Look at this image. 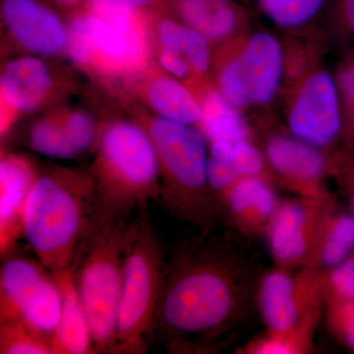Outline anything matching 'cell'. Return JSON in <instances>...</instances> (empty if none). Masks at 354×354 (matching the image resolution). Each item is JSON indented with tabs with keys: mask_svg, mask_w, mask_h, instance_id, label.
Returning a JSON list of instances; mask_svg holds the SVG:
<instances>
[{
	"mask_svg": "<svg viewBox=\"0 0 354 354\" xmlns=\"http://www.w3.org/2000/svg\"><path fill=\"white\" fill-rule=\"evenodd\" d=\"M330 200L300 197L279 203L266 230L268 245L278 268L290 270L309 265Z\"/></svg>",
	"mask_w": 354,
	"mask_h": 354,
	"instance_id": "13",
	"label": "cell"
},
{
	"mask_svg": "<svg viewBox=\"0 0 354 354\" xmlns=\"http://www.w3.org/2000/svg\"><path fill=\"white\" fill-rule=\"evenodd\" d=\"M241 266L208 235L184 244L165 264L153 346L209 353L241 314Z\"/></svg>",
	"mask_w": 354,
	"mask_h": 354,
	"instance_id": "1",
	"label": "cell"
},
{
	"mask_svg": "<svg viewBox=\"0 0 354 354\" xmlns=\"http://www.w3.org/2000/svg\"><path fill=\"white\" fill-rule=\"evenodd\" d=\"M62 104L41 113L30 123L25 134L26 145L32 152L53 160H77L78 155L70 143L62 120Z\"/></svg>",
	"mask_w": 354,
	"mask_h": 354,
	"instance_id": "24",
	"label": "cell"
},
{
	"mask_svg": "<svg viewBox=\"0 0 354 354\" xmlns=\"http://www.w3.org/2000/svg\"><path fill=\"white\" fill-rule=\"evenodd\" d=\"M122 104L152 140L160 165V201L177 218L208 230L216 209L207 176L209 144L201 130L156 115L131 100Z\"/></svg>",
	"mask_w": 354,
	"mask_h": 354,
	"instance_id": "3",
	"label": "cell"
},
{
	"mask_svg": "<svg viewBox=\"0 0 354 354\" xmlns=\"http://www.w3.org/2000/svg\"><path fill=\"white\" fill-rule=\"evenodd\" d=\"M234 51L251 104L265 106L278 94L283 73L281 44L269 32H256Z\"/></svg>",
	"mask_w": 354,
	"mask_h": 354,
	"instance_id": "17",
	"label": "cell"
},
{
	"mask_svg": "<svg viewBox=\"0 0 354 354\" xmlns=\"http://www.w3.org/2000/svg\"><path fill=\"white\" fill-rule=\"evenodd\" d=\"M326 0H260L265 15L274 24L297 28L307 24L323 8Z\"/></svg>",
	"mask_w": 354,
	"mask_h": 354,
	"instance_id": "28",
	"label": "cell"
},
{
	"mask_svg": "<svg viewBox=\"0 0 354 354\" xmlns=\"http://www.w3.org/2000/svg\"><path fill=\"white\" fill-rule=\"evenodd\" d=\"M62 293V308L51 339L53 354H95L92 330L71 269L53 274Z\"/></svg>",
	"mask_w": 354,
	"mask_h": 354,
	"instance_id": "19",
	"label": "cell"
},
{
	"mask_svg": "<svg viewBox=\"0 0 354 354\" xmlns=\"http://www.w3.org/2000/svg\"><path fill=\"white\" fill-rule=\"evenodd\" d=\"M201 106V120L197 127L201 130L208 144L223 141L234 144L248 140L249 129L241 114V109L221 95L215 84L208 80L192 86Z\"/></svg>",
	"mask_w": 354,
	"mask_h": 354,
	"instance_id": "21",
	"label": "cell"
},
{
	"mask_svg": "<svg viewBox=\"0 0 354 354\" xmlns=\"http://www.w3.org/2000/svg\"><path fill=\"white\" fill-rule=\"evenodd\" d=\"M1 14L6 38L20 55L58 60L68 55V23L48 7L37 0H3Z\"/></svg>",
	"mask_w": 354,
	"mask_h": 354,
	"instance_id": "12",
	"label": "cell"
},
{
	"mask_svg": "<svg viewBox=\"0 0 354 354\" xmlns=\"http://www.w3.org/2000/svg\"><path fill=\"white\" fill-rule=\"evenodd\" d=\"M208 183L216 212L223 208V201L232 186L241 177L234 164V145L218 141L209 144Z\"/></svg>",
	"mask_w": 354,
	"mask_h": 354,
	"instance_id": "25",
	"label": "cell"
},
{
	"mask_svg": "<svg viewBox=\"0 0 354 354\" xmlns=\"http://www.w3.org/2000/svg\"><path fill=\"white\" fill-rule=\"evenodd\" d=\"M74 70L60 60L36 55L6 60L0 74L1 138L22 118L64 104L77 88Z\"/></svg>",
	"mask_w": 354,
	"mask_h": 354,
	"instance_id": "8",
	"label": "cell"
},
{
	"mask_svg": "<svg viewBox=\"0 0 354 354\" xmlns=\"http://www.w3.org/2000/svg\"><path fill=\"white\" fill-rule=\"evenodd\" d=\"M130 218L100 213L70 266L97 353L113 354Z\"/></svg>",
	"mask_w": 354,
	"mask_h": 354,
	"instance_id": "6",
	"label": "cell"
},
{
	"mask_svg": "<svg viewBox=\"0 0 354 354\" xmlns=\"http://www.w3.org/2000/svg\"><path fill=\"white\" fill-rule=\"evenodd\" d=\"M172 1L176 18L204 35L212 46L232 41L241 29V10L230 0Z\"/></svg>",
	"mask_w": 354,
	"mask_h": 354,
	"instance_id": "20",
	"label": "cell"
},
{
	"mask_svg": "<svg viewBox=\"0 0 354 354\" xmlns=\"http://www.w3.org/2000/svg\"><path fill=\"white\" fill-rule=\"evenodd\" d=\"M0 353L53 354L50 339L17 321L0 322Z\"/></svg>",
	"mask_w": 354,
	"mask_h": 354,
	"instance_id": "29",
	"label": "cell"
},
{
	"mask_svg": "<svg viewBox=\"0 0 354 354\" xmlns=\"http://www.w3.org/2000/svg\"><path fill=\"white\" fill-rule=\"evenodd\" d=\"M2 260L0 322L17 321L51 342L62 308V290L53 272L14 252Z\"/></svg>",
	"mask_w": 354,
	"mask_h": 354,
	"instance_id": "9",
	"label": "cell"
},
{
	"mask_svg": "<svg viewBox=\"0 0 354 354\" xmlns=\"http://www.w3.org/2000/svg\"><path fill=\"white\" fill-rule=\"evenodd\" d=\"M326 300L354 299V253L342 264L322 274Z\"/></svg>",
	"mask_w": 354,
	"mask_h": 354,
	"instance_id": "31",
	"label": "cell"
},
{
	"mask_svg": "<svg viewBox=\"0 0 354 354\" xmlns=\"http://www.w3.org/2000/svg\"><path fill=\"white\" fill-rule=\"evenodd\" d=\"M67 59L74 68L121 101L153 62L152 19L121 24L91 11L69 21Z\"/></svg>",
	"mask_w": 354,
	"mask_h": 354,
	"instance_id": "5",
	"label": "cell"
},
{
	"mask_svg": "<svg viewBox=\"0 0 354 354\" xmlns=\"http://www.w3.org/2000/svg\"><path fill=\"white\" fill-rule=\"evenodd\" d=\"M292 136L317 148L334 143L342 129L339 95L334 79L315 70L298 85L288 115Z\"/></svg>",
	"mask_w": 354,
	"mask_h": 354,
	"instance_id": "11",
	"label": "cell"
},
{
	"mask_svg": "<svg viewBox=\"0 0 354 354\" xmlns=\"http://www.w3.org/2000/svg\"><path fill=\"white\" fill-rule=\"evenodd\" d=\"M234 164L241 177H264L268 165L265 153L250 140H243L234 145Z\"/></svg>",
	"mask_w": 354,
	"mask_h": 354,
	"instance_id": "33",
	"label": "cell"
},
{
	"mask_svg": "<svg viewBox=\"0 0 354 354\" xmlns=\"http://www.w3.org/2000/svg\"><path fill=\"white\" fill-rule=\"evenodd\" d=\"M60 109L70 143L73 146L78 158L88 153L93 155L104 120L100 121L92 111L80 106L62 104Z\"/></svg>",
	"mask_w": 354,
	"mask_h": 354,
	"instance_id": "26",
	"label": "cell"
},
{
	"mask_svg": "<svg viewBox=\"0 0 354 354\" xmlns=\"http://www.w3.org/2000/svg\"><path fill=\"white\" fill-rule=\"evenodd\" d=\"M279 202L265 177H241L232 186L223 208L235 227L247 234L266 232Z\"/></svg>",
	"mask_w": 354,
	"mask_h": 354,
	"instance_id": "18",
	"label": "cell"
},
{
	"mask_svg": "<svg viewBox=\"0 0 354 354\" xmlns=\"http://www.w3.org/2000/svg\"><path fill=\"white\" fill-rule=\"evenodd\" d=\"M100 214L97 189L87 169L41 165L28 200L24 239L53 274L68 269Z\"/></svg>",
	"mask_w": 354,
	"mask_h": 354,
	"instance_id": "2",
	"label": "cell"
},
{
	"mask_svg": "<svg viewBox=\"0 0 354 354\" xmlns=\"http://www.w3.org/2000/svg\"><path fill=\"white\" fill-rule=\"evenodd\" d=\"M318 321L304 324L288 332L272 333L258 337L245 348L246 353L295 354L310 351Z\"/></svg>",
	"mask_w": 354,
	"mask_h": 354,
	"instance_id": "27",
	"label": "cell"
},
{
	"mask_svg": "<svg viewBox=\"0 0 354 354\" xmlns=\"http://www.w3.org/2000/svg\"><path fill=\"white\" fill-rule=\"evenodd\" d=\"M60 4L65 6H74L78 4L81 0H57Z\"/></svg>",
	"mask_w": 354,
	"mask_h": 354,
	"instance_id": "38",
	"label": "cell"
},
{
	"mask_svg": "<svg viewBox=\"0 0 354 354\" xmlns=\"http://www.w3.org/2000/svg\"><path fill=\"white\" fill-rule=\"evenodd\" d=\"M165 264L144 209L128 230L113 354H144L152 348Z\"/></svg>",
	"mask_w": 354,
	"mask_h": 354,
	"instance_id": "7",
	"label": "cell"
},
{
	"mask_svg": "<svg viewBox=\"0 0 354 354\" xmlns=\"http://www.w3.org/2000/svg\"><path fill=\"white\" fill-rule=\"evenodd\" d=\"M41 165L25 153L2 152L0 158V255L1 259L14 252L24 239L28 200Z\"/></svg>",
	"mask_w": 354,
	"mask_h": 354,
	"instance_id": "15",
	"label": "cell"
},
{
	"mask_svg": "<svg viewBox=\"0 0 354 354\" xmlns=\"http://www.w3.org/2000/svg\"><path fill=\"white\" fill-rule=\"evenodd\" d=\"M165 120L197 127L201 106L189 86L164 71L155 60L130 88L127 99Z\"/></svg>",
	"mask_w": 354,
	"mask_h": 354,
	"instance_id": "16",
	"label": "cell"
},
{
	"mask_svg": "<svg viewBox=\"0 0 354 354\" xmlns=\"http://www.w3.org/2000/svg\"><path fill=\"white\" fill-rule=\"evenodd\" d=\"M325 305L330 332L346 348L354 351V299L326 300Z\"/></svg>",
	"mask_w": 354,
	"mask_h": 354,
	"instance_id": "30",
	"label": "cell"
},
{
	"mask_svg": "<svg viewBox=\"0 0 354 354\" xmlns=\"http://www.w3.org/2000/svg\"><path fill=\"white\" fill-rule=\"evenodd\" d=\"M129 1H131L133 4L141 8V7L151 6L156 0H129Z\"/></svg>",
	"mask_w": 354,
	"mask_h": 354,
	"instance_id": "37",
	"label": "cell"
},
{
	"mask_svg": "<svg viewBox=\"0 0 354 354\" xmlns=\"http://www.w3.org/2000/svg\"><path fill=\"white\" fill-rule=\"evenodd\" d=\"M258 295L263 321L272 333L318 321L325 304L322 274L308 267L297 276L281 268L267 272Z\"/></svg>",
	"mask_w": 354,
	"mask_h": 354,
	"instance_id": "10",
	"label": "cell"
},
{
	"mask_svg": "<svg viewBox=\"0 0 354 354\" xmlns=\"http://www.w3.org/2000/svg\"><path fill=\"white\" fill-rule=\"evenodd\" d=\"M153 44L176 51L187 60L200 80H207L213 67L212 44L208 39L178 18L152 19Z\"/></svg>",
	"mask_w": 354,
	"mask_h": 354,
	"instance_id": "23",
	"label": "cell"
},
{
	"mask_svg": "<svg viewBox=\"0 0 354 354\" xmlns=\"http://www.w3.org/2000/svg\"><path fill=\"white\" fill-rule=\"evenodd\" d=\"M341 172V185L348 201V208L354 216V165H348Z\"/></svg>",
	"mask_w": 354,
	"mask_h": 354,
	"instance_id": "34",
	"label": "cell"
},
{
	"mask_svg": "<svg viewBox=\"0 0 354 354\" xmlns=\"http://www.w3.org/2000/svg\"><path fill=\"white\" fill-rule=\"evenodd\" d=\"M153 60L160 68L189 87L204 81L198 78L187 60L176 51L158 44H153Z\"/></svg>",
	"mask_w": 354,
	"mask_h": 354,
	"instance_id": "32",
	"label": "cell"
},
{
	"mask_svg": "<svg viewBox=\"0 0 354 354\" xmlns=\"http://www.w3.org/2000/svg\"><path fill=\"white\" fill-rule=\"evenodd\" d=\"M341 86L346 97L354 102V59L342 71Z\"/></svg>",
	"mask_w": 354,
	"mask_h": 354,
	"instance_id": "35",
	"label": "cell"
},
{
	"mask_svg": "<svg viewBox=\"0 0 354 354\" xmlns=\"http://www.w3.org/2000/svg\"><path fill=\"white\" fill-rule=\"evenodd\" d=\"M342 10H344L346 23L354 32V0H344Z\"/></svg>",
	"mask_w": 354,
	"mask_h": 354,
	"instance_id": "36",
	"label": "cell"
},
{
	"mask_svg": "<svg viewBox=\"0 0 354 354\" xmlns=\"http://www.w3.org/2000/svg\"><path fill=\"white\" fill-rule=\"evenodd\" d=\"M87 171L97 189L100 213L130 218L150 200L160 201L157 153L145 128L131 115L104 121Z\"/></svg>",
	"mask_w": 354,
	"mask_h": 354,
	"instance_id": "4",
	"label": "cell"
},
{
	"mask_svg": "<svg viewBox=\"0 0 354 354\" xmlns=\"http://www.w3.org/2000/svg\"><path fill=\"white\" fill-rule=\"evenodd\" d=\"M264 153L274 174L300 196L330 198L324 183L328 162L319 148L295 136L272 135L266 141Z\"/></svg>",
	"mask_w": 354,
	"mask_h": 354,
	"instance_id": "14",
	"label": "cell"
},
{
	"mask_svg": "<svg viewBox=\"0 0 354 354\" xmlns=\"http://www.w3.org/2000/svg\"><path fill=\"white\" fill-rule=\"evenodd\" d=\"M354 253V216L330 199L326 206L315 249L307 266L326 272L342 264Z\"/></svg>",
	"mask_w": 354,
	"mask_h": 354,
	"instance_id": "22",
	"label": "cell"
}]
</instances>
